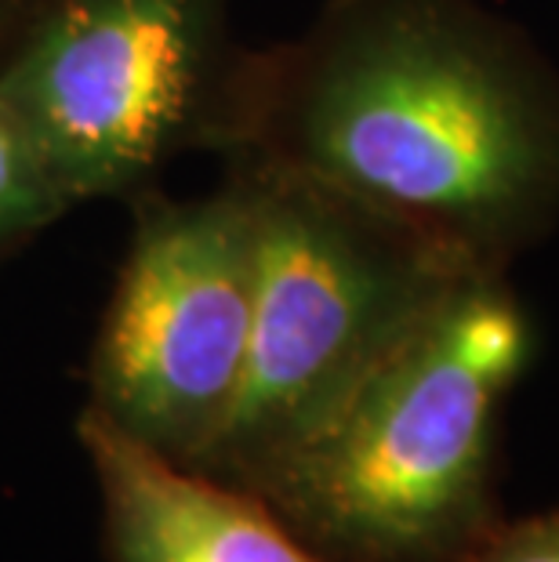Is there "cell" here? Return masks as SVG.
I'll use <instances>...</instances> for the list:
<instances>
[{"label":"cell","mask_w":559,"mask_h":562,"mask_svg":"<svg viewBox=\"0 0 559 562\" xmlns=\"http://www.w3.org/2000/svg\"><path fill=\"white\" fill-rule=\"evenodd\" d=\"M219 157L316 178L508 277L559 225V69L483 0H327L247 47Z\"/></svg>","instance_id":"obj_1"},{"label":"cell","mask_w":559,"mask_h":562,"mask_svg":"<svg viewBox=\"0 0 559 562\" xmlns=\"http://www.w3.org/2000/svg\"><path fill=\"white\" fill-rule=\"evenodd\" d=\"M534 356L508 277L458 280L258 494L331 562H461L502 522V411Z\"/></svg>","instance_id":"obj_2"},{"label":"cell","mask_w":559,"mask_h":562,"mask_svg":"<svg viewBox=\"0 0 559 562\" xmlns=\"http://www.w3.org/2000/svg\"><path fill=\"white\" fill-rule=\"evenodd\" d=\"M225 171L255 211V313L241 396L197 469L251 486L476 269L316 178L247 160Z\"/></svg>","instance_id":"obj_3"},{"label":"cell","mask_w":559,"mask_h":562,"mask_svg":"<svg viewBox=\"0 0 559 562\" xmlns=\"http://www.w3.org/2000/svg\"><path fill=\"white\" fill-rule=\"evenodd\" d=\"M244 55L230 0H52L0 94L69 207L135 200L182 153H222Z\"/></svg>","instance_id":"obj_4"},{"label":"cell","mask_w":559,"mask_h":562,"mask_svg":"<svg viewBox=\"0 0 559 562\" xmlns=\"http://www.w3.org/2000/svg\"><path fill=\"white\" fill-rule=\"evenodd\" d=\"M127 255L88 356L85 411L171 461H204L241 396L255 313V211L225 171L204 196L131 200Z\"/></svg>","instance_id":"obj_5"},{"label":"cell","mask_w":559,"mask_h":562,"mask_svg":"<svg viewBox=\"0 0 559 562\" xmlns=\"http://www.w3.org/2000/svg\"><path fill=\"white\" fill-rule=\"evenodd\" d=\"M110 562H331L251 490L171 461L80 411Z\"/></svg>","instance_id":"obj_6"},{"label":"cell","mask_w":559,"mask_h":562,"mask_svg":"<svg viewBox=\"0 0 559 562\" xmlns=\"http://www.w3.org/2000/svg\"><path fill=\"white\" fill-rule=\"evenodd\" d=\"M69 200L47 175L26 127L0 94V261L69 214Z\"/></svg>","instance_id":"obj_7"},{"label":"cell","mask_w":559,"mask_h":562,"mask_svg":"<svg viewBox=\"0 0 559 562\" xmlns=\"http://www.w3.org/2000/svg\"><path fill=\"white\" fill-rule=\"evenodd\" d=\"M461 562H559V508L497 522Z\"/></svg>","instance_id":"obj_8"},{"label":"cell","mask_w":559,"mask_h":562,"mask_svg":"<svg viewBox=\"0 0 559 562\" xmlns=\"http://www.w3.org/2000/svg\"><path fill=\"white\" fill-rule=\"evenodd\" d=\"M47 4L52 0H0V63H4L8 52L22 41V33L37 22Z\"/></svg>","instance_id":"obj_9"}]
</instances>
